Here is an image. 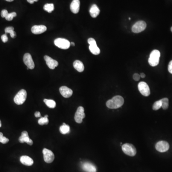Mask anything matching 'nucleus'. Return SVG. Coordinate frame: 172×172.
Segmentation results:
<instances>
[{"instance_id":"obj_9","label":"nucleus","mask_w":172,"mask_h":172,"mask_svg":"<svg viewBox=\"0 0 172 172\" xmlns=\"http://www.w3.org/2000/svg\"><path fill=\"white\" fill-rule=\"evenodd\" d=\"M44 155V161L46 163H51L53 162L55 159V156L51 150L48 149L44 148L43 150Z\"/></svg>"},{"instance_id":"obj_1","label":"nucleus","mask_w":172,"mask_h":172,"mask_svg":"<svg viewBox=\"0 0 172 172\" xmlns=\"http://www.w3.org/2000/svg\"><path fill=\"white\" fill-rule=\"evenodd\" d=\"M124 98L121 96L117 95L107 101L106 106L109 109H115L121 107L124 104Z\"/></svg>"},{"instance_id":"obj_23","label":"nucleus","mask_w":172,"mask_h":172,"mask_svg":"<svg viewBox=\"0 0 172 172\" xmlns=\"http://www.w3.org/2000/svg\"><path fill=\"white\" fill-rule=\"evenodd\" d=\"M44 102L48 108L54 109L56 106V103L54 100L44 99Z\"/></svg>"},{"instance_id":"obj_25","label":"nucleus","mask_w":172,"mask_h":172,"mask_svg":"<svg viewBox=\"0 0 172 172\" xmlns=\"http://www.w3.org/2000/svg\"><path fill=\"white\" fill-rule=\"evenodd\" d=\"M5 32L6 34L9 33L12 38H14V37L16 36V33L14 31V28L12 26L8 27L5 29Z\"/></svg>"},{"instance_id":"obj_43","label":"nucleus","mask_w":172,"mask_h":172,"mask_svg":"<svg viewBox=\"0 0 172 172\" xmlns=\"http://www.w3.org/2000/svg\"><path fill=\"white\" fill-rule=\"evenodd\" d=\"M171 31H172V28H171Z\"/></svg>"},{"instance_id":"obj_30","label":"nucleus","mask_w":172,"mask_h":172,"mask_svg":"<svg viewBox=\"0 0 172 172\" xmlns=\"http://www.w3.org/2000/svg\"><path fill=\"white\" fill-rule=\"evenodd\" d=\"M9 141V139L5 137L4 136L2 133L0 132V142L2 144H7V142Z\"/></svg>"},{"instance_id":"obj_27","label":"nucleus","mask_w":172,"mask_h":172,"mask_svg":"<svg viewBox=\"0 0 172 172\" xmlns=\"http://www.w3.org/2000/svg\"><path fill=\"white\" fill-rule=\"evenodd\" d=\"M162 102V107L164 109H168L169 106V101L168 98H163L161 100Z\"/></svg>"},{"instance_id":"obj_12","label":"nucleus","mask_w":172,"mask_h":172,"mask_svg":"<svg viewBox=\"0 0 172 172\" xmlns=\"http://www.w3.org/2000/svg\"><path fill=\"white\" fill-rule=\"evenodd\" d=\"M82 169L86 172H96V167L90 162H84L81 165Z\"/></svg>"},{"instance_id":"obj_14","label":"nucleus","mask_w":172,"mask_h":172,"mask_svg":"<svg viewBox=\"0 0 172 172\" xmlns=\"http://www.w3.org/2000/svg\"><path fill=\"white\" fill-rule=\"evenodd\" d=\"M44 59L45 60L46 64L49 69H54L58 65V63L57 61L53 60L50 57L48 56H45Z\"/></svg>"},{"instance_id":"obj_32","label":"nucleus","mask_w":172,"mask_h":172,"mask_svg":"<svg viewBox=\"0 0 172 172\" xmlns=\"http://www.w3.org/2000/svg\"><path fill=\"white\" fill-rule=\"evenodd\" d=\"M8 12L6 10H3L1 12V16L2 18H5L6 16L8 14Z\"/></svg>"},{"instance_id":"obj_8","label":"nucleus","mask_w":172,"mask_h":172,"mask_svg":"<svg viewBox=\"0 0 172 172\" xmlns=\"http://www.w3.org/2000/svg\"><path fill=\"white\" fill-rule=\"evenodd\" d=\"M138 88L140 92L144 96L147 97L150 94V89L147 83L141 82L139 83Z\"/></svg>"},{"instance_id":"obj_31","label":"nucleus","mask_w":172,"mask_h":172,"mask_svg":"<svg viewBox=\"0 0 172 172\" xmlns=\"http://www.w3.org/2000/svg\"><path fill=\"white\" fill-rule=\"evenodd\" d=\"M88 42L89 45L97 44L96 42L95 41V39H93V38H89V39H88Z\"/></svg>"},{"instance_id":"obj_22","label":"nucleus","mask_w":172,"mask_h":172,"mask_svg":"<svg viewBox=\"0 0 172 172\" xmlns=\"http://www.w3.org/2000/svg\"><path fill=\"white\" fill-rule=\"evenodd\" d=\"M60 132L63 134H67L70 132V127L65 123H63L62 126L60 127Z\"/></svg>"},{"instance_id":"obj_26","label":"nucleus","mask_w":172,"mask_h":172,"mask_svg":"<svg viewBox=\"0 0 172 172\" xmlns=\"http://www.w3.org/2000/svg\"><path fill=\"white\" fill-rule=\"evenodd\" d=\"M38 124L41 125L48 124L49 120L48 119V115H45L44 117L41 118L38 121Z\"/></svg>"},{"instance_id":"obj_33","label":"nucleus","mask_w":172,"mask_h":172,"mask_svg":"<svg viewBox=\"0 0 172 172\" xmlns=\"http://www.w3.org/2000/svg\"><path fill=\"white\" fill-rule=\"evenodd\" d=\"M1 40L2 41V42H4V43H6L8 41V37H7V35H6V34H3L1 36Z\"/></svg>"},{"instance_id":"obj_5","label":"nucleus","mask_w":172,"mask_h":172,"mask_svg":"<svg viewBox=\"0 0 172 172\" xmlns=\"http://www.w3.org/2000/svg\"><path fill=\"white\" fill-rule=\"evenodd\" d=\"M54 44L56 46L63 49H67L70 48V42L67 39L58 38L54 41Z\"/></svg>"},{"instance_id":"obj_3","label":"nucleus","mask_w":172,"mask_h":172,"mask_svg":"<svg viewBox=\"0 0 172 172\" xmlns=\"http://www.w3.org/2000/svg\"><path fill=\"white\" fill-rule=\"evenodd\" d=\"M27 98V92L25 89L20 90L14 98V101L17 105L23 104Z\"/></svg>"},{"instance_id":"obj_38","label":"nucleus","mask_w":172,"mask_h":172,"mask_svg":"<svg viewBox=\"0 0 172 172\" xmlns=\"http://www.w3.org/2000/svg\"><path fill=\"white\" fill-rule=\"evenodd\" d=\"M28 1V2L29 3H30V4H33L34 3V0H27Z\"/></svg>"},{"instance_id":"obj_4","label":"nucleus","mask_w":172,"mask_h":172,"mask_svg":"<svg viewBox=\"0 0 172 172\" xmlns=\"http://www.w3.org/2000/svg\"><path fill=\"white\" fill-rule=\"evenodd\" d=\"M122 150L124 153L130 156H134L136 154V147L132 144H124L122 145Z\"/></svg>"},{"instance_id":"obj_20","label":"nucleus","mask_w":172,"mask_h":172,"mask_svg":"<svg viewBox=\"0 0 172 172\" xmlns=\"http://www.w3.org/2000/svg\"><path fill=\"white\" fill-rule=\"evenodd\" d=\"M73 67L79 72H82L84 70V66L81 61H75L73 63Z\"/></svg>"},{"instance_id":"obj_11","label":"nucleus","mask_w":172,"mask_h":172,"mask_svg":"<svg viewBox=\"0 0 172 172\" xmlns=\"http://www.w3.org/2000/svg\"><path fill=\"white\" fill-rule=\"evenodd\" d=\"M156 148L158 152L164 153L166 152L169 149V144L167 141H159L156 145Z\"/></svg>"},{"instance_id":"obj_42","label":"nucleus","mask_w":172,"mask_h":172,"mask_svg":"<svg viewBox=\"0 0 172 172\" xmlns=\"http://www.w3.org/2000/svg\"><path fill=\"white\" fill-rule=\"evenodd\" d=\"M38 1V0H34V2H35V1Z\"/></svg>"},{"instance_id":"obj_15","label":"nucleus","mask_w":172,"mask_h":172,"mask_svg":"<svg viewBox=\"0 0 172 172\" xmlns=\"http://www.w3.org/2000/svg\"><path fill=\"white\" fill-rule=\"evenodd\" d=\"M60 92L62 96L65 98H69L72 95L73 91L68 87L62 86L60 89Z\"/></svg>"},{"instance_id":"obj_16","label":"nucleus","mask_w":172,"mask_h":172,"mask_svg":"<svg viewBox=\"0 0 172 172\" xmlns=\"http://www.w3.org/2000/svg\"><path fill=\"white\" fill-rule=\"evenodd\" d=\"M47 30L46 26L43 25H34L31 28L32 33L35 34H39L45 32Z\"/></svg>"},{"instance_id":"obj_39","label":"nucleus","mask_w":172,"mask_h":172,"mask_svg":"<svg viewBox=\"0 0 172 172\" xmlns=\"http://www.w3.org/2000/svg\"><path fill=\"white\" fill-rule=\"evenodd\" d=\"M70 45H72L73 46H75V43H74V42H71V43H70Z\"/></svg>"},{"instance_id":"obj_6","label":"nucleus","mask_w":172,"mask_h":172,"mask_svg":"<svg viewBox=\"0 0 172 172\" xmlns=\"http://www.w3.org/2000/svg\"><path fill=\"white\" fill-rule=\"evenodd\" d=\"M146 23L144 21L137 22L132 27V31L134 33H139L146 29Z\"/></svg>"},{"instance_id":"obj_18","label":"nucleus","mask_w":172,"mask_h":172,"mask_svg":"<svg viewBox=\"0 0 172 172\" xmlns=\"http://www.w3.org/2000/svg\"><path fill=\"white\" fill-rule=\"evenodd\" d=\"M20 160L22 164L26 166H31L34 164L33 160L28 156H22Z\"/></svg>"},{"instance_id":"obj_40","label":"nucleus","mask_w":172,"mask_h":172,"mask_svg":"<svg viewBox=\"0 0 172 172\" xmlns=\"http://www.w3.org/2000/svg\"><path fill=\"white\" fill-rule=\"evenodd\" d=\"M6 1H9V2H11V1H13V0H6Z\"/></svg>"},{"instance_id":"obj_28","label":"nucleus","mask_w":172,"mask_h":172,"mask_svg":"<svg viewBox=\"0 0 172 172\" xmlns=\"http://www.w3.org/2000/svg\"><path fill=\"white\" fill-rule=\"evenodd\" d=\"M162 107L161 101L159 100L158 101H156L153 104V109L154 110H158Z\"/></svg>"},{"instance_id":"obj_19","label":"nucleus","mask_w":172,"mask_h":172,"mask_svg":"<svg viewBox=\"0 0 172 172\" xmlns=\"http://www.w3.org/2000/svg\"><path fill=\"white\" fill-rule=\"evenodd\" d=\"M89 13L92 17L96 18L100 14V10L97 5L93 4L90 8Z\"/></svg>"},{"instance_id":"obj_2","label":"nucleus","mask_w":172,"mask_h":172,"mask_svg":"<svg viewBox=\"0 0 172 172\" xmlns=\"http://www.w3.org/2000/svg\"><path fill=\"white\" fill-rule=\"evenodd\" d=\"M160 57V52L158 50H154L152 51L150 55L148 62L150 65L152 67H156L159 63Z\"/></svg>"},{"instance_id":"obj_44","label":"nucleus","mask_w":172,"mask_h":172,"mask_svg":"<svg viewBox=\"0 0 172 172\" xmlns=\"http://www.w3.org/2000/svg\"><path fill=\"white\" fill-rule=\"evenodd\" d=\"M129 19L130 20H131V18H129Z\"/></svg>"},{"instance_id":"obj_37","label":"nucleus","mask_w":172,"mask_h":172,"mask_svg":"<svg viewBox=\"0 0 172 172\" xmlns=\"http://www.w3.org/2000/svg\"><path fill=\"white\" fill-rule=\"evenodd\" d=\"M140 76V77H141V78H144V77H145V75L144 73H141Z\"/></svg>"},{"instance_id":"obj_34","label":"nucleus","mask_w":172,"mask_h":172,"mask_svg":"<svg viewBox=\"0 0 172 172\" xmlns=\"http://www.w3.org/2000/svg\"><path fill=\"white\" fill-rule=\"evenodd\" d=\"M133 78L134 80L138 81L140 80V76L138 74L135 73L133 76Z\"/></svg>"},{"instance_id":"obj_41","label":"nucleus","mask_w":172,"mask_h":172,"mask_svg":"<svg viewBox=\"0 0 172 172\" xmlns=\"http://www.w3.org/2000/svg\"><path fill=\"white\" fill-rule=\"evenodd\" d=\"M1 121H0V127H1Z\"/></svg>"},{"instance_id":"obj_36","label":"nucleus","mask_w":172,"mask_h":172,"mask_svg":"<svg viewBox=\"0 0 172 172\" xmlns=\"http://www.w3.org/2000/svg\"><path fill=\"white\" fill-rule=\"evenodd\" d=\"M34 116L36 118H39L41 116L40 112H36L34 113Z\"/></svg>"},{"instance_id":"obj_17","label":"nucleus","mask_w":172,"mask_h":172,"mask_svg":"<svg viewBox=\"0 0 172 172\" xmlns=\"http://www.w3.org/2000/svg\"><path fill=\"white\" fill-rule=\"evenodd\" d=\"M70 10L73 13H77L80 11V0H73L70 4Z\"/></svg>"},{"instance_id":"obj_13","label":"nucleus","mask_w":172,"mask_h":172,"mask_svg":"<svg viewBox=\"0 0 172 172\" xmlns=\"http://www.w3.org/2000/svg\"><path fill=\"white\" fill-rule=\"evenodd\" d=\"M19 141L21 143L26 142L29 145H32L33 144V141L30 139L28 133L26 131H24L22 133L21 136L19 137Z\"/></svg>"},{"instance_id":"obj_29","label":"nucleus","mask_w":172,"mask_h":172,"mask_svg":"<svg viewBox=\"0 0 172 172\" xmlns=\"http://www.w3.org/2000/svg\"><path fill=\"white\" fill-rule=\"evenodd\" d=\"M16 16L17 14L16 12H13V13H8V14L5 17V19H6V20L10 21H12L14 17Z\"/></svg>"},{"instance_id":"obj_24","label":"nucleus","mask_w":172,"mask_h":172,"mask_svg":"<svg viewBox=\"0 0 172 172\" xmlns=\"http://www.w3.org/2000/svg\"><path fill=\"white\" fill-rule=\"evenodd\" d=\"M45 11L48 12L49 13H51L54 10V5L53 4H46L44 6Z\"/></svg>"},{"instance_id":"obj_35","label":"nucleus","mask_w":172,"mask_h":172,"mask_svg":"<svg viewBox=\"0 0 172 172\" xmlns=\"http://www.w3.org/2000/svg\"><path fill=\"white\" fill-rule=\"evenodd\" d=\"M168 70L170 73L172 74V60H171L169 63Z\"/></svg>"},{"instance_id":"obj_21","label":"nucleus","mask_w":172,"mask_h":172,"mask_svg":"<svg viewBox=\"0 0 172 172\" xmlns=\"http://www.w3.org/2000/svg\"><path fill=\"white\" fill-rule=\"evenodd\" d=\"M89 49L91 53L93 54V55H99V54H100V52H101V50H100V48H98V46L97 45V44L89 45Z\"/></svg>"},{"instance_id":"obj_10","label":"nucleus","mask_w":172,"mask_h":172,"mask_svg":"<svg viewBox=\"0 0 172 172\" xmlns=\"http://www.w3.org/2000/svg\"><path fill=\"white\" fill-rule=\"evenodd\" d=\"M25 64L30 69H33L35 67L34 62L32 59V56L29 53H25L23 58Z\"/></svg>"},{"instance_id":"obj_7","label":"nucleus","mask_w":172,"mask_h":172,"mask_svg":"<svg viewBox=\"0 0 172 172\" xmlns=\"http://www.w3.org/2000/svg\"><path fill=\"white\" fill-rule=\"evenodd\" d=\"M85 117V114L84 113V109L83 107L80 106L77 108V110L75 113V121L77 124H81L83 121V119Z\"/></svg>"}]
</instances>
